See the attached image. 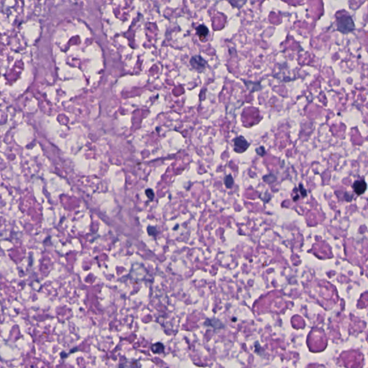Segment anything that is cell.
<instances>
[{
  "mask_svg": "<svg viewBox=\"0 0 368 368\" xmlns=\"http://www.w3.org/2000/svg\"><path fill=\"white\" fill-rule=\"evenodd\" d=\"M337 28L338 30L343 33H348L354 29V25L352 18L349 15H341L338 17Z\"/></svg>",
  "mask_w": 368,
  "mask_h": 368,
  "instance_id": "cell-1",
  "label": "cell"
},
{
  "mask_svg": "<svg viewBox=\"0 0 368 368\" xmlns=\"http://www.w3.org/2000/svg\"><path fill=\"white\" fill-rule=\"evenodd\" d=\"M145 193H146L147 196H148L149 199H150V200L153 199V198H154V193H153L152 190H151V189H148V190H146Z\"/></svg>",
  "mask_w": 368,
  "mask_h": 368,
  "instance_id": "cell-13",
  "label": "cell"
},
{
  "mask_svg": "<svg viewBox=\"0 0 368 368\" xmlns=\"http://www.w3.org/2000/svg\"><path fill=\"white\" fill-rule=\"evenodd\" d=\"M353 188L357 195H361L367 189V184L364 180H357V181H355L353 185Z\"/></svg>",
  "mask_w": 368,
  "mask_h": 368,
  "instance_id": "cell-4",
  "label": "cell"
},
{
  "mask_svg": "<svg viewBox=\"0 0 368 368\" xmlns=\"http://www.w3.org/2000/svg\"><path fill=\"white\" fill-rule=\"evenodd\" d=\"M151 350L155 354H160V353L164 352V346H163L162 343L157 342V343L153 344L152 347H151Z\"/></svg>",
  "mask_w": 368,
  "mask_h": 368,
  "instance_id": "cell-6",
  "label": "cell"
},
{
  "mask_svg": "<svg viewBox=\"0 0 368 368\" xmlns=\"http://www.w3.org/2000/svg\"><path fill=\"white\" fill-rule=\"evenodd\" d=\"M148 233L149 235L151 236H155L157 234V230L155 227H148Z\"/></svg>",
  "mask_w": 368,
  "mask_h": 368,
  "instance_id": "cell-12",
  "label": "cell"
},
{
  "mask_svg": "<svg viewBox=\"0 0 368 368\" xmlns=\"http://www.w3.org/2000/svg\"><path fill=\"white\" fill-rule=\"evenodd\" d=\"M234 150L237 153H242L247 150L250 143L242 136H239L234 139Z\"/></svg>",
  "mask_w": 368,
  "mask_h": 368,
  "instance_id": "cell-2",
  "label": "cell"
},
{
  "mask_svg": "<svg viewBox=\"0 0 368 368\" xmlns=\"http://www.w3.org/2000/svg\"><path fill=\"white\" fill-rule=\"evenodd\" d=\"M196 32H197V34L199 36V38L201 40H204L205 39L206 36L208 35V30L207 28V27L205 26V25H199V27L196 28Z\"/></svg>",
  "mask_w": 368,
  "mask_h": 368,
  "instance_id": "cell-5",
  "label": "cell"
},
{
  "mask_svg": "<svg viewBox=\"0 0 368 368\" xmlns=\"http://www.w3.org/2000/svg\"><path fill=\"white\" fill-rule=\"evenodd\" d=\"M255 151H256L257 155H259V156H262V157L264 156V155L266 154V151H265V149L263 146H260V147H259V148H256Z\"/></svg>",
  "mask_w": 368,
  "mask_h": 368,
  "instance_id": "cell-11",
  "label": "cell"
},
{
  "mask_svg": "<svg viewBox=\"0 0 368 368\" xmlns=\"http://www.w3.org/2000/svg\"><path fill=\"white\" fill-rule=\"evenodd\" d=\"M190 63L191 67H192L193 69L199 72L203 71L204 70L206 69V67L207 66V63H206V61L204 60V58H202V57L200 56H193L192 58H191Z\"/></svg>",
  "mask_w": 368,
  "mask_h": 368,
  "instance_id": "cell-3",
  "label": "cell"
},
{
  "mask_svg": "<svg viewBox=\"0 0 368 368\" xmlns=\"http://www.w3.org/2000/svg\"><path fill=\"white\" fill-rule=\"evenodd\" d=\"M244 83H245L247 88L248 90L250 91L251 93L254 92V91H258L261 89L260 85H259V84H257V83L247 82V81H244Z\"/></svg>",
  "mask_w": 368,
  "mask_h": 368,
  "instance_id": "cell-7",
  "label": "cell"
},
{
  "mask_svg": "<svg viewBox=\"0 0 368 368\" xmlns=\"http://www.w3.org/2000/svg\"><path fill=\"white\" fill-rule=\"evenodd\" d=\"M61 357H62L63 356H64V357H63V358H65V357H67L68 354H65V352H62V353H61Z\"/></svg>",
  "mask_w": 368,
  "mask_h": 368,
  "instance_id": "cell-15",
  "label": "cell"
},
{
  "mask_svg": "<svg viewBox=\"0 0 368 368\" xmlns=\"http://www.w3.org/2000/svg\"><path fill=\"white\" fill-rule=\"evenodd\" d=\"M224 182L225 186H226L227 188H231L234 184V180H233L232 176H231V175H228V176H225L224 179Z\"/></svg>",
  "mask_w": 368,
  "mask_h": 368,
  "instance_id": "cell-8",
  "label": "cell"
},
{
  "mask_svg": "<svg viewBox=\"0 0 368 368\" xmlns=\"http://www.w3.org/2000/svg\"><path fill=\"white\" fill-rule=\"evenodd\" d=\"M300 190H301V192L302 194H303V196H305L306 195V190L303 188V186H302L301 185H300Z\"/></svg>",
  "mask_w": 368,
  "mask_h": 368,
  "instance_id": "cell-14",
  "label": "cell"
},
{
  "mask_svg": "<svg viewBox=\"0 0 368 368\" xmlns=\"http://www.w3.org/2000/svg\"><path fill=\"white\" fill-rule=\"evenodd\" d=\"M208 320L209 321V323H208V324H206L213 326L214 328L220 329V327H222V323H221V322H220L218 319H208Z\"/></svg>",
  "mask_w": 368,
  "mask_h": 368,
  "instance_id": "cell-9",
  "label": "cell"
},
{
  "mask_svg": "<svg viewBox=\"0 0 368 368\" xmlns=\"http://www.w3.org/2000/svg\"><path fill=\"white\" fill-rule=\"evenodd\" d=\"M276 180V177L273 174H268V175L265 176L263 177V180L267 184H272V183L275 182Z\"/></svg>",
  "mask_w": 368,
  "mask_h": 368,
  "instance_id": "cell-10",
  "label": "cell"
}]
</instances>
